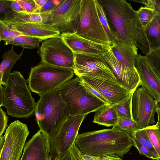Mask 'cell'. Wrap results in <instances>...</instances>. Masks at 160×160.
Here are the masks:
<instances>
[{"label": "cell", "mask_w": 160, "mask_h": 160, "mask_svg": "<svg viewBox=\"0 0 160 160\" xmlns=\"http://www.w3.org/2000/svg\"><path fill=\"white\" fill-rule=\"evenodd\" d=\"M112 33L113 44L118 41L136 45L144 54L149 48L138 12L126 0L100 1Z\"/></svg>", "instance_id": "obj_1"}, {"label": "cell", "mask_w": 160, "mask_h": 160, "mask_svg": "<svg viewBox=\"0 0 160 160\" xmlns=\"http://www.w3.org/2000/svg\"><path fill=\"white\" fill-rule=\"evenodd\" d=\"M74 144L82 154L101 156L112 154L122 158L133 146L130 134L112 127L78 133Z\"/></svg>", "instance_id": "obj_2"}, {"label": "cell", "mask_w": 160, "mask_h": 160, "mask_svg": "<svg viewBox=\"0 0 160 160\" xmlns=\"http://www.w3.org/2000/svg\"><path fill=\"white\" fill-rule=\"evenodd\" d=\"M34 114L39 130L47 135L50 140L53 139L70 116L59 88L40 96L36 103Z\"/></svg>", "instance_id": "obj_3"}, {"label": "cell", "mask_w": 160, "mask_h": 160, "mask_svg": "<svg viewBox=\"0 0 160 160\" xmlns=\"http://www.w3.org/2000/svg\"><path fill=\"white\" fill-rule=\"evenodd\" d=\"M27 82L20 72L10 73L7 84L4 88L2 103L8 115L27 118L34 113L36 103Z\"/></svg>", "instance_id": "obj_4"}, {"label": "cell", "mask_w": 160, "mask_h": 160, "mask_svg": "<svg viewBox=\"0 0 160 160\" xmlns=\"http://www.w3.org/2000/svg\"><path fill=\"white\" fill-rule=\"evenodd\" d=\"M59 89L70 116L87 115L106 104L89 92L78 77L68 80Z\"/></svg>", "instance_id": "obj_5"}, {"label": "cell", "mask_w": 160, "mask_h": 160, "mask_svg": "<svg viewBox=\"0 0 160 160\" xmlns=\"http://www.w3.org/2000/svg\"><path fill=\"white\" fill-rule=\"evenodd\" d=\"M73 70L42 62L31 68L27 80L28 87L39 96L59 88L73 77Z\"/></svg>", "instance_id": "obj_6"}, {"label": "cell", "mask_w": 160, "mask_h": 160, "mask_svg": "<svg viewBox=\"0 0 160 160\" xmlns=\"http://www.w3.org/2000/svg\"><path fill=\"white\" fill-rule=\"evenodd\" d=\"M76 33L100 45L113 44L100 21L94 0H81L79 20Z\"/></svg>", "instance_id": "obj_7"}, {"label": "cell", "mask_w": 160, "mask_h": 160, "mask_svg": "<svg viewBox=\"0 0 160 160\" xmlns=\"http://www.w3.org/2000/svg\"><path fill=\"white\" fill-rule=\"evenodd\" d=\"M81 0H65L47 12L44 23L49 24L61 34L76 33L80 18Z\"/></svg>", "instance_id": "obj_8"}, {"label": "cell", "mask_w": 160, "mask_h": 160, "mask_svg": "<svg viewBox=\"0 0 160 160\" xmlns=\"http://www.w3.org/2000/svg\"><path fill=\"white\" fill-rule=\"evenodd\" d=\"M39 52L42 62L74 69V52L61 35L43 40Z\"/></svg>", "instance_id": "obj_9"}, {"label": "cell", "mask_w": 160, "mask_h": 160, "mask_svg": "<svg viewBox=\"0 0 160 160\" xmlns=\"http://www.w3.org/2000/svg\"><path fill=\"white\" fill-rule=\"evenodd\" d=\"M158 103L142 86H139L133 93L131 101L132 119L140 129L154 124V116Z\"/></svg>", "instance_id": "obj_10"}, {"label": "cell", "mask_w": 160, "mask_h": 160, "mask_svg": "<svg viewBox=\"0 0 160 160\" xmlns=\"http://www.w3.org/2000/svg\"><path fill=\"white\" fill-rule=\"evenodd\" d=\"M29 131L26 124L17 120L6 129L0 160H19Z\"/></svg>", "instance_id": "obj_11"}, {"label": "cell", "mask_w": 160, "mask_h": 160, "mask_svg": "<svg viewBox=\"0 0 160 160\" xmlns=\"http://www.w3.org/2000/svg\"><path fill=\"white\" fill-rule=\"evenodd\" d=\"M87 115L70 116L55 137L50 140V155L54 160L58 154L67 151L74 143L80 127Z\"/></svg>", "instance_id": "obj_12"}, {"label": "cell", "mask_w": 160, "mask_h": 160, "mask_svg": "<svg viewBox=\"0 0 160 160\" xmlns=\"http://www.w3.org/2000/svg\"><path fill=\"white\" fill-rule=\"evenodd\" d=\"M73 71L77 77L101 78L114 75L103 56L74 53Z\"/></svg>", "instance_id": "obj_13"}, {"label": "cell", "mask_w": 160, "mask_h": 160, "mask_svg": "<svg viewBox=\"0 0 160 160\" xmlns=\"http://www.w3.org/2000/svg\"><path fill=\"white\" fill-rule=\"evenodd\" d=\"M103 59L117 80L124 87L134 92L140 86V78L135 68L127 65L118 59L109 46L104 48Z\"/></svg>", "instance_id": "obj_14"}, {"label": "cell", "mask_w": 160, "mask_h": 160, "mask_svg": "<svg viewBox=\"0 0 160 160\" xmlns=\"http://www.w3.org/2000/svg\"><path fill=\"white\" fill-rule=\"evenodd\" d=\"M97 90L109 104H115L126 98L132 92L121 84L114 76L103 78L78 77Z\"/></svg>", "instance_id": "obj_15"}, {"label": "cell", "mask_w": 160, "mask_h": 160, "mask_svg": "<svg viewBox=\"0 0 160 160\" xmlns=\"http://www.w3.org/2000/svg\"><path fill=\"white\" fill-rule=\"evenodd\" d=\"M134 67L139 75L140 86L144 87L158 103L160 101V75L149 65L145 56H136Z\"/></svg>", "instance_id": "obj_16"}, {"label": "cell", "mask_w": 160, "mask_h": 160, "mask_svg": "<svg viewBox=\"0 0 160 160\" xmlns=\"http://www.w3.org/2000/svg\"><path fill=\"white\" fill-rule=\"evenodd\" d=\"M50 142L48 136L38 130L25 144L19 160H52Z\"/></svg>", "instance_id": "obj_17"}, {"label": "cell", "mask_w": 160, "mask_h": 160, "mask_svg": "<svg viewBox=\"0 0 160 160\" xmlns=\"http://www.w3.org/2000/svg\"><path fill=\"white\" fill-rule=\"evenodd\" d=\"M22 35L44 40L59 36L60 32L49 24L41 22L5 23Z\"/></svg>", "instance_id": "obj_18"}, {"label": "cell", "mask_w": 160, "mask_h": 160, "mask_svg": "<svg viewBox=\"0 0 160 160\" xmlns=\"http://www.w3.org/2000/svg\"><path fill=\"white\" fill-rule=\"evenodd\" d=\"M60 35L74 53L103 56L104 48L107 46L100 45L79 36L76 33L61 34Z\"/></svg>", "instance_id": "obj_19"}, {"label": "cell", "mask_w": 160, "mask_h": 160, "mask_svg": "<svg viewBox=\"0 0 160 160\" xmlns=\"http://www.w3.org/2000/svg\"><path fill=\"white\" fill-rule=\"evenodd\" d=\"M110 47L118 59L127 65L134 68V60L138 54V49L136 45L118 41Z\"/></svg>", "instance_id": "obj_20"}, {"label": "cell", "mask_w": 160, "mask_h": 160, "mask_svg": "<svg viewBox=\"0 0 160 160\" xmlns=\"http://www.w3.org/2000/svg\"><path fill=\"white\" fill-rule=\"evenodd\" d=\"M118 118L114 104H108L95 112L93 122L100 125L113 127L116 125Z\"/></svg>", "instance_id": "obj_21"}, {"label": "cell", "mask_w": 160, "mask_h": 160, "mask_svg": "<svg viewBox=\"0 0 160 160\" xmlns=\"http://www.w3.org/2000/svg\"><path fill=\"white\" fill-rule=\"evenodd\" d=\"M46 13H18L12 10L7 11L1 20L5 23L44 22Z\"/></svg>", "instance_id": "obj_22"}, {"label": "cell", "mask_w": 160, "mask_h": 160, "mask_svg": "<svg viewBox=\"0 0 160 160\" xmlns=\"http://www.w3.org/2000/svg\"><path fill=\"white\" fill-rule=\"evenodd\" d=\"M22 53L18 54L12 47L4 53L2 60L0 63V84L6 86L8 83L10 72L14 65L19 59Z\"/></svg>", "instance_id": "obj_23"}, {"label": "cell", "mask_w": 160, "mask_h": 160, "mask_svg": "<svg viewBox=\"0 0 160 160\" xmlns=\"http://www.w3.org/2000/svg\"><path fill=\"white\" fill-rule=\"evenodd\" d=\"M145 31L149 52L160 49V15L154 17Z\"/></svg>", "instance_id": "obj_24"}, {"label": "cell", "mask_w": 160, "mask_h": 160, "mask_svg": "<svg viewBox=\"0 0 160 160\" xmlns=\"http://www.w3.org/2000/svg\"><path fill=\"white\" fill-rule=\"evenodd\" d=\"M42 41L43 40L40 38L21 35L5 42V44H12L24 48L32 49L38 47Z\"/></svg>", "instance_id": "obj_25"}, {"label": "cell", "mask_w": 160, "mask_h": 160, "mask_svg": "<svg viewBox=\"0 0 160 160\" xmlns=\"http://www.w3.org/2000/svg\"><path fill=\"white\" fill-rule=\"evenodd\" d=\"M160 122L158 118L155 124L145 128L149 138L154 148L160 155Z\"/></svg>", "instance_id": "obj_26"}, {"label": "cell", "mask_w": 160, "mask_h": 160, "mask_svg": "<svg viewBox=\"0 0 160 160\" xmlns=\"http://www.w3.org/2000/svg\"><path fill=\"white\" fill-rule=\"evenodd\" d=\"M132 94L124 100L114 104L119 118L132 119L131 105Z\"/></svg>", "instance_id": "obj_27"}, {"label": "cell", "mask_w": 160, "mask_h": 160, "mask_svg": "<svg viewBox=\"0 0 160 160\" xmlns=\"http://www.w3.org/2000/svg\"><path fill=\"white\" fill-rule=\"evenodd\" d=\"M139 20L145 30L157 13L153 9L146 6L141 7L137 11Z\"/></svg>", "instance_id": "obj_28"}, {"label": "cell", "mask_w": 160, "mask_h": 160, "mask_svg": "<svg viewBox=\"0 0 160 160\" xmlns=\"http://www.w3.org/2000/svg\"><path fill=\"white\" fill-rule=\"evenodd\" d=\"M113 127L130 134L141 129L135 121L128 118H119L117 124Z\"/></svg>", "instance_id": "obj_29"}, {"label": "cell", "mask_w": 160, "mask_h": 160, "mask_svg": "<svg viewBox=\"0 0 160 160\" xmlns=\"http://www.w3.org/2000/svg\"><path fill=\"white\" fill-rule=\"evenodd\" d=\"M100 21L108 34L109 39L113 44V37L108 23L105 11L99 0H94Z\"/></svg>", "instance_id": "obj_30"}, {"label": "cell", "mask_w": 160, "mask_h": 160, "mask_svg": "<svg viewBox=\"0 0 160 160\" xmlns=\"http://www.w3.org/2000/svg\"><path fill=\"white\" fill-rule=\"evenodd\" d=\"M130 135L132 138L136 139L142 145L146 147L151 152L158 155L152 144L145 128L141 129Z\"/></svg>", "instance_id": "obj_31"}, {"label": "cell", "mask_w": 160, "mask_h": 160, "mask_svg": "<svg viewBox=\"0 0 160 160\" xmlns=\"http://www.w3.org/2000/svg\"><path fill=\"white\" fill-rule=\"evenodd\" d=\"M22 35L21 33L11 29L9 27L0 21V41L4 42L17 36Z\"/></svg>", "instance_id": "obj_32"}, {"label": "cell", "mask_w": 160, "mask_h": 160, "mask_svg": "<svg viewBox=\"0 0 160 160\" xmlns=\"http://www.w3.org/2000/svg\"><path fill=\"white\" fill-rule=\"evenodd\" d=\"M133 146L138 150L140 154L143 155L148 158L154 160H160V156L149 151L146 147L142 145L137 140L132 138Z\"/></svg>", "instance_id": "obj_33"}, {"label": "cell", "mask_w": 160, "mask_h": 160, "mask_svg": "<svg viewBox=\"0 0 160 160\" xmlns=\"http://www.w3.org/2000/svg\"><path fill=\"white\" fill-rule=\"evenodd\" d=\"M78 151L74 143L67 151L58 155L54 160H78Z\"/></svg>", "instance_id": "obj_34"}, {"label": "cell", "mask_w": 160, "mask_h": 160, "mask_svg": "<svg viewBox=\"0 0 160 160\" xmlns=\"http://www.w3.org/2000/svg\"><path fill=\"white\" fill-rule=\"evenodd\" d=\"M25 12L28 13H35L39 8L34 0H17Z\"/></svg>", "instance_id": "obj_35"}, {"label": "cell", "mask_w": 160, "mask_h": 160, "mask_svg": "<svg viewBox=\"0 0 160 160\" xmlns=\"http://www.w3.org/2000/svg\"><path fill=\"white\" fill-rule=\"evenodd\" d=\"M63 1V0H48L44 5L38 9L35 13L42 14L49 12L58 7Z\"/></svg>", "instance_id": "obj_36"}, {"label": "cell", "mask_w": 160, "mask_h": 160, "mask_svg": "<svg viewBox=\"0 0 160 160\" xmlns=\"http://www.w3.org/2000/svg\"><path fill=\"white\" fill-rule=\"evenodd\" d=\"M142 3L146 6L154 9L158 14H160V1L159 0H139L132 1Z\"/></svg>", "instance_id": "obj_37"}, {"label": "cell", "mask_w": 160, "mask_h": 160, "mask_svg": "<svg viewBox=\"0 0 160 160\" xmlns=\"http://www.w3.org/2000/svg\"><path fill=\"white\" fill-rule=\"evenodd\" d=\"M79 78V77H78ZM82 84L90 92L92 95L102 101L106 104H109L106 99L97 90L92 87L89 84L79 78Z\"/></svg>", "instance_id": "obj_38"}, {"label": "cell", "mask_w": 160, "mask_h": 160, "mask_svg": "<svg viewBox=\"0 0 160 160\" xmlns=\"http://www.w3.org/2000/svg\"><path fill=\"white\" fill-rule=\"evenodd\" d=\"M8 117L6 112L0 107V137L8 126Z\"/></svg>", "instance_id": "obj_39"}, {"label": "cell", "mask_w": 160, "mask_h": 160, "mask_svg": "<svg viewBox=\"0 0 160 160\" xmlns=\"http://www.w3.org/2000/svg\"><path fill=\"white\" fill-rule=\"evenodd\" d=\"M12 0H0V13H5L11 9Z\"/></svg>", "instance_id": "obj_40"}, {"label": "cell", "mask_w": 160, "mask_h": 160, "mask_svg": "<svg viewBox=\"0 0 160 160\" xmlns=\"http://www.w3.org/2000/svg\"><path fill=\"white\" fill-rule=\"evenodd\" d=\"M11 9L12 11L18 12H25L17 0H12Z\"/></svg>", "instance_id": "obj_41"}, {"label": "cell", "mask_w": 160, "mask_h": 160, "mask_svg": "<svg viewBox=\"0 0 160 160\" xmlns=\"http://www.w3.org/2000/svg\"><path fill=\"white\" fill-rule=\"evenodd\" d=\"M99 156H89L78 153V160H98Z\"/></svg>", "instance_id": "obj_42"}, {"label": "cell", "mask_w": 160, "mask_h": 160, "mask_svg": "<svg viewBox=\"0 0 160 160\" xmlns=\"http://www.w3.org/2000/svg\"><path fill=\"white\" fill-rule=\"evenodd\" d=\"M98 160H122L119 157L116 155L108 154L99 156Z\"/></svg>", "instance_id": "obj_43"}, {"label": "cell", "mask_w": 160, "mask_h": 160, "mask_svg": "<svg viewBox=\"0 0 160 160\" xmlns=\"http://www.w3.org/2000/svg\"><path fill=\"white\" fill-rule=\"evenodd\" d=\"M4 88L1 85L0 86V107L2 106L3 101V91Z\"/></svg>", "instance_id": "obj_44"}, {"label": "cell", "mask_w": 160, "mask_h": 160, "mask_svg": "<svg viewBox=\"0 0 160 160\" xmlns=\"http://www.w3.org/2000/svg\"><path fill=\"white\" fill-rule=\"evenodd\" d=\"M48 0H34V1L39 8L42 7Z\"/></svg>", "instance_id": "obj_45"}, {"label": "cell", "mask_w": 160, "mask_h": 160, "mask_svg": "<svg viewBox=\"0 0 160 160\" xmlns=\"http://www.w3.org/2000/svg\"><path fill=\"white\" fill-rule=\"evenodd\" d=\"M5 139L4 135H2L0 137V157L2 150L5 141Z\"/></svg>", "instance_id": "obj_46"}, {"label": "cell", "mask_w": 160, "mask_h": 160, "mask_svg": "<svg viewBox=\"0 0 160 160\" xmlns=\"http://www.w3.org/2000/svg\"><path fill=\"white\" fill-rule=\"evenodd\" d=\"M0 85H1V84H0Z\"/></svg>", "instance_id": "obj_47"}, {"label": "cell", "mask_w": 160, "mask_h": 160, "mask_svg": "<svg viewBox=\"0 0 160 160\" xmlns=\"http://www.w3.org/2000/svg\"><path fill=\"white\" fill-rule=\"evenodd\" d=\"M0 20H1V19H0Z\"/></svg>", "instance_id": "obj_48"}, {"label": "cell", "mask_w": 160, "mask_h": 160, "mask_svg": "<svg viewBox=\"0 0 160 160\" xmlns=\"http://www.w3.org/2000/svg\"></svg>", "instance_id": "obj_49"}]
</instances>
